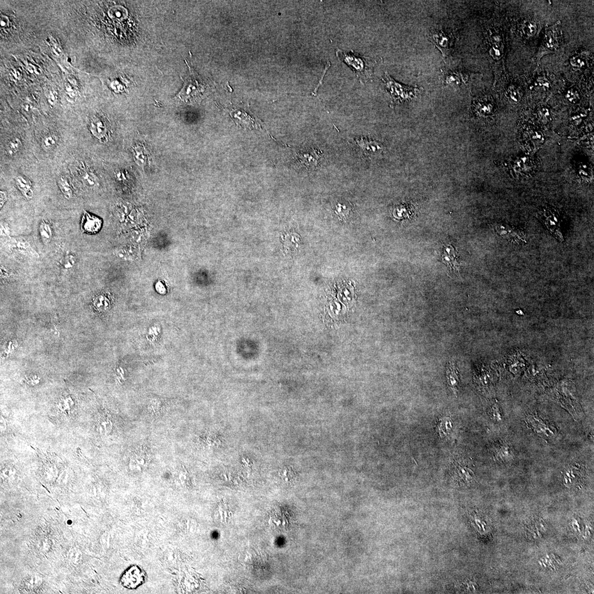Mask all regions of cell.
<instances>
[{
	"instance_id": "cell-1",
	"label": "cell",
	"mask_w": 594,
	"mask_h": 594,
	"mask_svg": "<svg viewBox=\"0 0 594 594\" xmlns=\"http://www.w3.org/2000/svg\"><path fill=\"white\" fill-rule=\"evenodd\" d=\"M336 54L338 58L352 69L361 83H366L373 75L376 64L374 60L364 57L353 51L348 53L337 49Z\"/></svg>"
},
{
	"instance_id": "cell-2",
	"label": "cell",
	"mask_w": 594,
	"mask_h": 594,
	"mask_svg": "<svg viewBox=\"0 0 594 594\" xmlns=\"http://www.w3.org/2000/svg\"><path fill=\"white\" fill-rule=\"evenodd\" d=\"M385 88L391 96L393 102H403L418 97L423 92V88L403 85L394 80L388 72L382 78Z\"/></svg>"
},
{
	"instance_id": "cell-3",
	"label": "cell",
	"mask_w": 594,
	"mask_h": 594,
	"mask_svg": "<svg viewBox=\"0 0 594 594\" xmlns=\"http://www.w3.org/2000/svg\"><path fill=\"white\" fill-rule=\"evenodd\" d=\"M561 25V21H558L545 28L543 40L534 56L535 61L539 62L543 56L553 53L560 47L562 38Z\"/></svg>"
},
{
	"instance_id": "cell-4",
	"label": "cell",
	"mask_w": 594,
	"mask_h": 594,
	"mask_svg": "<svg viewBox=\"0 0 594 594\" xmlns=\"http://www.w3.org/2000/svg\"><path fill=\"white\" fill-rule=\"evenodd\" d=\"M188 77L184 81L183 88L178 94L181 101L187 103L196 102L200 101L205 92L206 84L201 81L200 77L189 66Z\"/></svg>"
},
{
	"instance_id": "cell-5",
	"label": "cell",
	"mask_w": 594,
	"mask_h": 594,
	"mask_svg": "<svg viewBox=\"0 0 594 594\" xmlns=\"http://www.w3.org/2000/svg\"><path fill=\"white\" fill-rule=\"evenodd\" d=\"M429 39L441 52L444 58H447L451 53L455 37L449 29L441 27L433 28L429 34Z\"/></svg>"
},
{
	"instance_id": "cell-6",
	"label": "cell",
	"mask_w": 594,
	"mask_h": 594,
	"mask_svg": "<svg viewBox=\"0 0 594 594\" xmlns=\"http://www.w3.org/2000/svg\"><path fill=\"white\" fill-rule=\"evenodd\" d=\"M242 564L255 574H260L268 569V557L266 553L258 549H248L242 554Z\"/></svg>"
},
{
	"instance_id": "cell-7",
	"label": "cell",
	"mask_w": 594,
	"mask_h": 594,
	"mask_svg": "<svg viewBox=\"0 0 594 594\" xmlns=\"http://www.w3.org/2000/svg\"><path fill=\"white\" fill-rule=\"evenodd\" d=\"M146 579L145 572L138 566H133L125 570L121 576L120 583L129 589H137L144 584Z\"/></svg>"
},
{
	"instance_id": "cell-8",
	"label": "cell",
	"mask_w": 594,
	"mask_h": 594,
	"mask_svg": "<svg viewBox=\"0 0 594 594\" xmlns=\"http://www.w3.org/2000/svg\"><path fill=\"white\" fill-rule=\"evenodd\" d=\"M527 423L532 430L545 439H552L556 437L555 429L544 420L535 415L529 416L527 418Z\"/></svg>"
},
{
	"instance_id": "cell-9",
	"label": "cell",
	"mask_w": 594,
	"mask_h": 594,
	"mask_svg": "<svg viewBox=\"0 0 594 594\" xmlns=\"http://www.w3.org/2000/svg\"><path fill=\"white\" fill-rule=\"evenodd\" d=\"M7 242L8 247L16 252L30 257L40 258V255L27 240L22 238H10Z\"/></svg>"
},
{
	"instance_id": "cell-10",
	"label": "cell",
	"mask_w": 594,
	"mask_h": 594,
	"mask_svg": "<svg viewBox=\"0 0 594 594\" xmlns=\"http://www.w3.org/2000/svg\"><path fill=\"white\" fill-rule=\"evenodd\" d=\"M471 76L468 72L462 70L450 71L445 73L444 83L446 85L461 86L467 84Z\"/></svg>"
},
{
	"instance_id": "cell-11",
	"label": "cell",
	"mask_w": 594,
	"mask_h": 594,
	"mask_svg": "<svg viewBox=\"0 0 594 594\" xmlns=\"http://www.w3.org/2000/svg\"><path fill=\"white\" fill-rule=\"evenodd\" d=\"M522 142L524 146L526 147L531 146V147H534V148L539 147L542 144V143H543L544 142V137L543 133L539 131H536V130L531 127L527 128L522 133Z\"/></svg>"
},
{
	"instance_id": "cell-12",
	"label": "cell",
	"mask_w": 594,
	"mask_h": 594,
	"mask_svg": "<svg viewBox=\"0 0 594 594\" xmlns=\"http://www.w3.org/2000/svg\"><path fill=\"white\" fill-rule=\"evenodd\" d=\"M446 377L449 387L455 395L457 396L460 384V375L454 362H450L446 368Z\"/></svg>"
},
{
	"instance_id": "cell-13",
	"label": "cell",
	"mask_w": 594,
	"mask_h": 594,
	"mask_svg": "<svg viewBox=\"0 0 594 594\" xmlns=\"http://www.w3.org/2000/svg\"><path fill=\"white\" fill-rule=\"evenodd\" d=\"M102 226V221L97 217L84 211L82 218L81 228L85 233L93 234L98 232Z\"/></svg>"
},
{
	"instance_id": "cell-14",
	"label": "cell",
	"mask_w": 594,
	"mask_h": 594,
	"mask_svg": "<svg viewBox=\"0 0 594 594\" xmlns=\"http://www.w3.org/2000/svg\"><path fill=\"white\" fill-rule=\"evenodd\" d=\"M494 457L501 462H509L513 460L514 455L512 448L507 442H502L493 448Z\"/></svg>"
},
{
	"instance_id": "cell-15",
	"label": "cell",
	"mask_w": 594,
	"mask_h": 594,
	"mask_svg": "<svg viewBox=\"0 0 594 594\" xmlns=\"http://www.w3.org/2000/svg\"><path fill=\"white\" fill-rule=\"evenodd\" d=\"M454 479L460 481L463 480L468 483L472 480V471L460 461H454L452 465Z\"/></svg>"
},
{
	"instance_id": "cell-16",
	"label": "cell",
	"mask_w": 594,
	"mask_h": 594,
	"mask_svg": "<svg viewBox=\"0 0 594 594\" xmlns=\"http://www.w3.org/2000/svg\"><path fill=\"white\" fill-rule=\"evenodd\" d=\"M90 131L100 142L105 143L108 141L107 129L101 120L93 119L90 124Z\"/></svg>"
},
{
	"instance_id": "cell-17",
	"label": "cell",
	"mask_w": 594,
	"mask_h": 594,
	"mask_svg": "<svg viewBox=\"0 0 594 594\" xmlns=\"http://www.w3.org/2000/svg\"><path fill=\"white\" fill-rule=\"evenodd\" d=\"M511 166L516 175L525 176L531 171L532 163L527 157H520L514 159Z\"/></svg>"
},
{
	"instance_id": "cell-18",
	"label": "cell",
	"mask_w": 594,
	"mask_h": 594,
	"mask_svg": "<svg viewBox=\"0 0 594 594\" xmlns=\"http://www.w3.org/2000/svg\"><path fill=\"white\" fill-rule=\"evenodd\" d=\"M357 142L363 153L366 156H374L380 154L383 150V147L375 141H368L367 139L362 138Z\"/></svg>"
},
{
	"instance_id": "cell-19",
	"label": "cell",
	"mask_w": 594,
	"mask_h": 594,
	"mask_svg": "<svg viewBox=\"0 0 594 594\" xmlns=\"http://www.w3.org/2000/svg\"><path fill=\"white\" fill-rule=\"evenodd\" d=\"M500 227L498 229V232H500V235L505 236L507 238V240L513 241L515 243L526 242V236L522 231L518 230L517 229L510 227L509 226H498Z\"/></svg>"
},
{
	"instance_id": "cell-20",
	"label": "cell",
	"mask_w": 594,
	"mask_h": 594,
	"mask_svg": "<svg viewBox=\"0 0 594 594\" xmlns=\"http://www.w3.org/2000/svg\"><path fill=\"white\" fill-rule=\"evenodd\" d=\"M16 184L23 196L27 199H31L34 196V190L31 181L23 176H17L15 179Z\"/></svg>"
},
{
	"instance_id": "cell-21",
	"label": "cell",
	"mask_w": 594,
	"mask_h": 594,
	"mask_svg": "<svg viewBox=\"0 0 594 594\" xmlns=\"http://www.w3.org/2000/svg\"><path fill=\"white\" fill-rule=\"evenodd\" d=\"M149 457L148 454L143 451L134 453L132 457L131 467L135 471H142L148 466Z\"/></svg>"
},
{
	"instance_id": "cell-22",
	"label": "cell",
	"mask_w": 594,
	"mask_h": 594,
	"mask_svg": "<svg viewBox=\"0 0 594 594\" xmlns=\"http://www.w3.org/2000/svg\"><path fill=\"white\" fill-rule=\"evenodd\" d=\"M284 513L280 508L274 509L271 511L268 523L272 528L282 529L287 525V520Z\"/></svg>"
},
{
	"instance_id": "cell-23",
	"label": "cell",
	"mask_w": 594,
	"mask_h": 594,
	"mask_svg": "<svg viewBox=\"0 0 594 594\" xmlns=\"http://www.w3.org/2000/svg\"><path fill=\"white\" fill-rule=\"evenodd\" d=\"M437 432L442 439L449 437L453 429V423L451 419L445 417L441 419L438 423Z\"/></svg>"
},
{
	"instance_id": "cell-24",
	"label": "cell",
	"mask_w": 594,
	"mask_h": 594,
	"mask_svg": "<svg viewBox=\"0 0 594 594\" xmlns=\"http://www.w3.org/2000/svg\"><path fill=\"white\" fill-rule=\"evenodd\" d=\"M40 233L41 241L44 244H49L53 238V229L50 224L46 220L41 221L40 226Z\"/></svg>"
},
{
	"instance_id": "cell-25",
	"label": "cell",
	"mask_w": 594,
	"mask_h": 594,
	"mask_svg": "<svg viewBox=\"0 0 594 594\" xmlns=\"http://www.w3.org/2000/svg\"><path fill=\"white\" fill-rule=\"evenodd\" d=\"M58 185L65 198L70 199L73 197V190L72 185L66 177H60L58 180Z\"/></svg>"
},
{
	"instance_id": "cell-26",
	"label": "cell",
	"mask_w": 594,
	"mask_h": 594,
	"mask_svg": "<svg viewBox=\"0 0 594 594\" xmlns=\"http://www.w3.org/2000/svg\"><path fill=\"white\" fill-rule=\"evenodd\" d=\"M232 118L235 119L238 124H240L242 125L247 127H254V121L251 117L245 112H234L233 113H231Z\"/></svg>"
},
{
	"instance_id": "cell-27",
	"label": "cell",
	"mask_w": 594,
	"mask_h": 594,
	"mask_svg": "<svg viewBox=\"0 0 594 594\" xmlns=\"http://www.w3.org/2000/svg\"><path fill=\"white\" fill-rule=\"evenodd\" d=\"M521 29L523 36L530 38L534 37L536 34L537 30V24L533 20H524L521 24Z\"/></svg>"
},
{
	"instance_id": "cell-28",
	"label": "cell",
	"mask_w": 594,
	"mask_h": 594,
	"mask_svg": "<svg viewBox=\"0 0 594 594\" xmlns=\"http://www.w3.org/2000/svg\"><path fill=\"white\" fill-rule=\"evenodd\" d=\"M81 180L85 187L89 188H94L99 185L96 176L93 172L88 170H84L82 172Z\"/></svg>"
},
{
	"instance_id": "cell-29",
	"label": "cell",
	"mask_w": 594,
	"mask_h": 594,
	"mask_svg": "<svg viewBox=\"0 0 594 594\" xmlns=\"http://www.w3.org/2000/svg\"><path fill=\"white\" fill-rule=\"evenodd\" d=\"M22 143L20 138L15 137L7 143L5 152L9 157H14L20 150Z\"/></svg>"
},
{
	"instance_id": "cell-30",
	"label": "cell",
	"mask_w": 594,
	"mask_h": 594,
	"mask_svg": "<svg viewBox=\"0 0 594 594\" xmlns=\"http://www.w3.org/2000/svg\"><path fill=\"white\" fill-rule=\"evenodd\" d=\"M58 138L55 134H47L42 139L41 142L42 147L45 151H51L55 148V147L58 144Z\"/></svg>"
},
{
	"instance_id": "cell-31",
	"label": "cell",
	"mask_w": 594,
	"mask_h": 594,
	"mask_svg": "<svg viewBox=\"0 0 594 594\" xmlns=\"http://www.w3.org/2000/svg\"><path fill=\"white\" fill-rule=\"evenodd\" d=\"M77 262L76 258L73 254H67L65 255L61 262V266L64 270H69L72 269L75 266Z\"/></svg>"
},
{
	"instance_id": "cell-32",
	"label": "cell",
	"mask_w": 594,
	"mask_h": 594,
	"mask_svg": "<svg viewBox=\"0 0 594 594\" xmlns=\"http://www.w3.org/2000/svg\"><path fill=\"white\" fill-rule=\"evenodd\" d=\"M537 119L543 124H547L550 120V112L548 108L540 107L536 111Z\"/></svg>"
},
{
	"instance_id": "cell-33",
	"label": "cell",
	"mask_w": 594,
	"mask_h": 594,
	"mask_svg": "<svg viewBox=\"0 0 594 594\" xmlns=\"http://www.w3.org/2000/svg\"><path fill=\"white\" fill-rule=\"evenodd\" d=\"M477 111L479 115L487 116L491 115L493 111V107L491 103L481 102L477 105Z\"/></svg>"
},
{
	"instance_id": "cell-34",
	"label": "cell",
	"mask_w": 594,
	"mask_h": 594,
	"mask_svg": "<svg viewBox=\"0 0 594 594\" xmlns=\"http://www.w3.org/2000/svg\"><path fill=\"white\" fill-rule=\"evenodd\" d=\"M586 61L583 55H576L570 59V63L572 67L576 69H582L585 66Z\"/></svg>"
},
{
	"instance_id": "cell-35",
	"label": "cell",
	"mask_w": 594,
	"mask_h": 594,
	"mask_svg": "<svg viewBox=\"0 0 594 594\" xmlns=\"http://www.w3.org/2000/svg\"><path fill=\"white\" fill-rule=\"evenodd\" d=\"M507 96L512 101L517 102L519 101V95L517 88L511 85L507 89Z\"/></svg>"
},
{
	"instance_id": "cell-36",
	"label": "cell",
	"mask_w": 594,
	"mask_h": 594,
	"mask_svg": "<svg viewBox=\"0 0 594 594\" xmlns=\"http://www.w3.org/2000/svg\"><path fill=\"white\" fill-rule=\"evenodd\" d=\"M535 86L536 88L547 89L550 86V82L544 76H539L535 81Z\"/></svg>"
},
{
	"instance_id": "cell-37",
	"label": "cell",
	"mask_w": 594,
	"mask_h": 594,
	"mask_svg": "<svg viewBox=\"0 0 594 594\" xmlns=\"http://www.w3.org/2000/svg\"><path fill=\"white\" fill-rule=\"evenodd\" d=\"M565 99L570 103H575L578 101L579 95L574 89H569L565 94Z\"/></svg>"
},
{
	"instance_id": "cell-38",
	"label": "cell",
	"mask_w": 594,
	"mask_h": 594,
	"mask_svg": "<svg viewBox=\"0 0 594 594\" xmlns=\"http://www.w3.org/2000/svg\"><path fill=\"white\" fill-rule=\"evenodd\" d=\"M489 414L491 415V418L495 420V421L500 422L502 419V414L500 413V410L498 409V407H496V406H494L492 408L491 411H490Z\"/></svg>"
},
{
	"instance_id": "cell-39",
	"label": "cell",
	"mask_w": 594,
	"mask_h": 594,
	"mask_svg": "<svg viewBox=\"0 0 594 594\" xmlns=\"http://www.w3.org/2000/svg\"><path fill=\"white\" fill-rule=\"evenodd\" d=\"M219 512L221 513V518L223 520L228 521L230 517V510L229 507L227 505H223L220 507L219 509Z\"/></svg>"
},
{
	"instance_id": "cell-40",
	"label": "cell",
	"mask_w": 594,
	"mask_h": 594,
	"mask_svg": "<svg viewBox=\"0 0 594 594\" xmlns=\"http://www.w3.org/2000/svg\"><path fill=\"white\" fill-rule=\"evenodd\" d=\"M7 201V194L6 192L3 191V190L2 191L1 190V191L0 192V208H1V209H2V207H3V205H5V204Z\"/></svg>"
},
{
	"instance_id": "cell-41",
	"label": "cell",
	"mask_w": 594,
	"mask_h": 594,
	"mask_svg": "<svg viewBox=\"0 0 594 594\" xmlns=\"http://www.w3.org/2000/svg\"><path fill=\"white\" fill-rule=\"evenodd\" d=\"M580 167L578 168V170H579V172L580 173V175L581 176H582L583 178L587 177H589V171H585L586 170H588V169H589L588 168V167H587V165H585V164H584V167H583V164H580Z\"/></svg>"
},
{
	"instance_id": "cell-42",
	"label": "cell",
	"mask_w": 594,
	"mask_h": 594,
	"mask_svg": "<svg viewBox=\"0 0 594 594\" xmlns=\"http://www.w3.org/2000/svg\"><path fill=\"white\" fill-rule=\"evenodd\" d=\"M1 232L3 236L7 237L10 235V228L7 224L1 223Z\"/></svg>"
}]
</instances>
